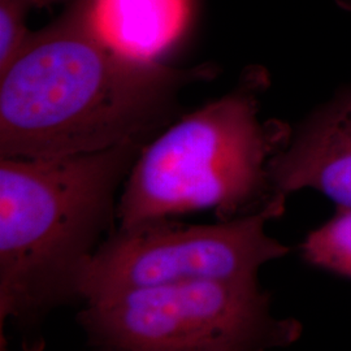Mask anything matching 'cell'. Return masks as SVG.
I'll return each instance as SVG.
<instances>
[{"instance_id":"6da1fadb","label":"cell","mask_w":351,"mask_h":351,"mask_svg":"<svg viewBox=\"0 0 351 351\" xmlns=\"http://www.w3.org/2000/svg\"><path fill=\"white\" fill-rule=\"evenodd\" d=\"M213 69H177L110 49L88 29L82 0L30 33L0 71V158H62L150 142L178 94Z\"/></svg>"},{"instance_id":"7a4b0ae2","label":"cell","mask_w":351,"mask_h":351,"mask_svg":"<svg viewBox=\"0 0 351 351\" xmlns=\"http://www.w3.org/2000/svg\"><path fill=\"white\" fill-rule=\"evenodd\" d=\"M149 142L62 158H0V324H33L78 298L117 216L114 198Z\"/></svg>"},{"instance_id":"3957f363","label":"cell","mask_w":351,"mask_h":351,"mask_svg":"<svg viewBox=\"0 0 351 351\" xmlns=\"http://www.w3.org/2000/svg\"><path fill=\"white\" fill-rule=\"evenodd\" d=\"M265 86V72L255 68L232 93L151 139L126 177L117 203L120 228L202 210L226 221L256 213L278 195L269 163L291 130L261 121Z\"/></svg>"},{"instance_id":"277c9868","label":"cell","mask_w":351,"mask_h":351,"mask_svg":"<svg viewBox=\"0 0 351 351\" xmlns=\"http://www.w3.org/2000/svg\"><path fill=\"white\" fill-rule=\"evenodd\" d=\"M91 345L117 351H258L300 339L294 319L271 314L255 280H194L133 289L78 315Z\"/></svg>"},{"instance_id":"5b68a950","label":"cell","mask_w":351,"mask_h":351,"mask_svg":"<svg viewBox=\"0 0 351 351\" xmlns=\"http://www.w3.org/2000/svg\"><path fill=\"white\" fill-rule=\"evenodd\" d=\"M278 194L264 208L213 226H189L162 217L119 228L88 259L78 298L99 301L133 289L194 280H255L263 264L290 249L265 233L285 213Z\"/></svg>"},{"instance_id":"8992f818","label":"cell","mask_w":351,"mask_h":351,"mask_svg":"<svg viewBox=\"0 0 351 351\" xmlns=\"http://www.w3.org/2000/svg\"><path fill=\"white\" fill-rule=\"evenodd\" d=\"M275 194L313 189L351 207V85L315 112L269 163Z\"/></svg>"},{"instance_id":"52a82bcc","label":"cell","mask_w":351,"mask_h":351,"mask_svg":"<svg viewBox=\"0 0 351 351\" xmlns=\"http://www.w3.org/2000/svg\"><path fill=\"white\" fill-rule=\"evenodd\" d=\"M91 33L110 49L156 60L185 33L191 0H82Z\"/></svg>"},{"instance_id":"ba28073f","label":"cell","mask_w":351,"mask_h":351,"mask_svg":"<svg viewBox=\"0 0 351 351\" xmlns=\"http://www.w3.org/2000/svg\"><path fill=\"white\" fill-rule=\"evenodd\" d=\"M307 263L351 278V207H339L324 226L311 232L301 246Z\"/></svg>"},{"instance_id":"9c48e42d","label":"cell","mask_w":351,"mask_h":351,"mask_svg":"<svg viewBox=\"0 0 351 351\" xmlns=\"http://www.w3.org/2000/svg\"><path fill=\"white\" fill-rule=\"evenodd\" d=\"M52 0H0V71L12 60L27 36L26 14L38 4Z\"/></svg>"},{"instance_id":"30bf717a","label":"cell","mask_w":351,"mask_h":351,"mask_svg":"<svg viewBox=\"0 0 351 351\" xmlns=\"http://www.w3.org/2000/svg\"><path fill=\"white\" fill-rule=\"evenodd\" d=\"M339 7L348 12H351V0H337Z\"/></svg>"}]
</instances>
